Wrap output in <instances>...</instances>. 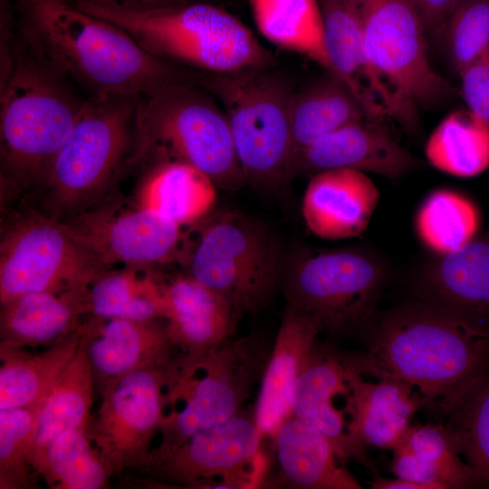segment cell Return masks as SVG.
Here are the masks:
<instances>
[{
    "label": "cell",
    "mask_w": 489,
    "mask_h": 489,
    "mask_svg": "<svg viewBox=\"0 0 489 489\" xmlns=\"http://www.w3.org/2000/svg\"><path fill=\"white\" fill-rule=\"evenodd\" d=\"M168 335L182 355L202 359L231 339L240 318L222 295L188 274L164 283Z\"/></svg>",
    "instance_id": "21"
},
{
    "label": "cell",
    "mask_w": 489,
    "mask_h": 489,
    "mask_svg": "<svg viewBox=\"0 0 489 489\" xmlns=\"http://www.w3.org/2000/svg\"><path fill=\"white\" fill-rule=\"evenodd\" d=\"M416 299L489 338V233L436 257L421 271Z\"/></svg>",
    "instance_id": "18"
},
{
    "label": "cell",
    "mask_w": 489,
    "mask_h": 489,
    "mask_svg": "<svg viewBox=\"0 0 489 489\" xmlns=\"http://www.w3.org/2000/svg\"><path fill=\"white\" fill-rule=\"evenodd\" d=\"M366 373L411 385L441 411L489 372V338L420 300L398 304L360 332Z\"/></svg>",
    "instance_id": "2"
},
{
    "label": "cell",
    "mask_w": 489,
    "mask_h": 489,
    "mask_svg": "<svg viewBox=\"0 0 489 489\" xmlns=\"http://www.w3.org/2000/svg\"><path fill=\"white\" fill-rule=\"evenodd\" d=\"M65 223L109 268L114 264L148 266L169 262L183 239L182 225L142 205L121 211L88 209Z\"/></svg>",
    "instance_id": "17"
},
{
    "label": "cell",
    "mask_w": 489,
    "mask_h": 489,
    "mask_svg": "<svg viewBox=\"0 0 489 489\" xmlns=\"http://www.w3.org/2000/svg\"><path fill=\"white\" fill-rule=\"evenodd\" d=\"M86 429L54 436L35 465L53 489H104L113 473L91 441Z\"/></svg>",
    "instance_id": "35"
},
{
    "label": "cell",
    "mask_w": 489,
    "mask_h": 489,
    "mask_svg": "<svg viewBox=\"0 0 489 489\" xmlns=\"http://www.w3.org/2000/svg\"><path fill=\"white\" fill-rule=\"evenodd\" d=\"M385 268L372 254L354 248L305 254L283 276L286 305L313 317L322 331L360 333L374 317Z\"/></svg>",
    "instance_id": "10"
},
{
    "label": "cell",
    "mask_w": 489,
    "mask_h": 489,
    "mask_svg": "<svg viewBox=\"0 0 489 489\" xmlns=\"http://www.w3.org/2000/svg\"><path fill=\"white\" fill-rule=\"evenodd\" d=\"M36 411L0 409V489L34 488L38 475L32 464Z\"/></svg>",
    "instance_id": "38"
},
{
    "label": "cell",
    "mask_w": 489,
    "mask_h": 489,
    "mask_svg": "<svg viewBox=\"0 0 489 489\" xmlns=\"http://www.w3.org/2000/svg\"><path fill=\"white\" fill-rule=\"evenodd\" d=\"M270 439L276 463V484L300 489L361 488L339 464L330 440L297 417L291 416L283 420Z\"/></svg>",
    "instance_id": "26"
},
{
    "label": "cell",
    "mask_w": 489,
    "mask_h": 489,
    "mask_svg": "<svg viewBox=\"0 0 489 489\" xmlns=\"http://www.w3.org/2000/svg\"><path fill=\"white\" fill-rule=\"evenodd\" d=\"M260 34L331 72L319 0H248Z\"/></svg>",
    "instance_id": "33"
},
{
    "label": "cell",
    "mask_w": 489,
    "mask_h": 489,
    "mask_svg": "<svg viewBox=\"0 0 489 489\" xmlns=\"http://www.w3.org/2000/svg\"><path fill=\"white\" fill-rule=\"evenodd\" d=\"M364 118L343 125L315 140L294 158V173L350 168L398 177L418 161L379 121Z\"/></svg>",
    "instance_id": "20"
},
{
    "label": "cell",
    "mask_w": 489,
    "mask_h": 489,
    "mask_svg": "<svg viewBox=\"0 0 489 489\" xmlns=\"http://www.w3.org/2000/svg\"><path fill=\"white\" fill-rule=\"evenodd\" d=\"M479 226L476 207L463 195L437 189L421 204L415 227L423 244L436 255L454 252L475 235Z\"/></svg>",
    "instance_id": "36"
},
{
    "label": "cell",
    "mask_w": 489,
    "mask_h": 489,
    "mask_svg": "<svg viewBox=\"0 0 489 489\" xmlns=\"http://www.w3.org/2000/svg\"><path fill=\"white\" fill-rule=\"evenodd\" d=\"M17 37L36 57L91 94L150 95L189 79L125 30L68 0H19Z\"/></svg>",
    "instance_id": "1"
},
{
    "label": "cell",
    "mask_w": 489,
    "mask_h": 489,
    "mask_svg": "<svg viewBox=\"0 0 489 489\" xmlns=\"http://www.w3.org/2000/svg\"><path fill=\"white\" fill-rule=\"evenodd\" d=\"M191 79L221 105L246 184L276 189L294 173L290 122L293 89L273 68L225 73L192 72Z\"/></svg>",
    "instance_id": "7"
},
{
    "label": "cell",
    "mask_w": 489,
    "mask_h": 489,
    "mask_svg": "<svg viewBox=\"0 0 489 489\" xmlns=\"http://www.w3.org/2000/svg\"><path fill=\"white\" fill-rule=\"evenodd\" d=\"M393 451L394 475L421 484L424 489L483 487L461 456L452 433L442 423L410 426Z\"/></svg>",
    "instance_id": "27"
},
{
    "label": "cell",
    "mask_w": 489,
    "mask_h": 489,
    "mask_svg": "<svg viewBox=\"0 0 489 489\" xmlns=\"http://www.w3.org/2000/svg\"><path fill=\"white\" fill-rule=\"evenodd\" d=\"M367 117L351 88L342 79L327 72L323 77L292 94L290 122L294 158L321 137Z\"/></svg>",
    "instance_id": "30"
},
{
    "label": "cell",
    "mask_w": 489,
    "mask_h": 489,
    "mask_svg": "<svg viewBox=\"0 0 489 489\" xmlns=\"http://www.w3.org/2000/svg\"><path fill=\"white\" fill-rule=\"evenodd\" d=\"M426 158L435 168L459 177L489 168V126L470 110L447 115L429 136Z\"/></svg>",
    "instance_id": "34"
},
{
    "label": "cell",
    "mask_w": 489,
    "mask_h": 489,
    "mask_svg": "<svg viewBox=\"0 0 489 489\" xmlns=\"http://www.w3.org/2000/svg\"><path fill=\"white\" fill-rule=\"evenodd\" d=\"M18 39L12 72L0 87V165L4 192L39 189L86 99Z\"/></svg>",
    "instance_id": "3"
},
{
    "label": "cell",
    "mask_w": 489,
    "mask_h": 489,
    "mask_svg": "<svg viewBox=\"0 0 489 489\" xmlns=\"http://www.w3.org/2000/svg\"><path fill=\"white\" fill-rule=\"evenodd\" d=\"M140 97L91 94L38 190L42 212L67 222L127 170Z\"/></svg>",
    "instance_id": "6"
},
{
    "label": "cell",
    "mask_w": 489,
    "mask_h": 489,
    "mask_svg": "<svg viewBox=\"0 0 489 489\" xmlns=\"http://www.w3.org/2000/svg\"><path fill=\"white\" fill-rule=\"evenodd\" d=\"M420 19L427 38L440 40L445 26L460 0H406Z\"/></svg>",
    "instance_id": "41"
},
{
    "label": "cell",
    "mask_w": 489,
    "mask_h": 489,
    "mask_svg": "<svg viewBox=\"0 0 489 489\" xmlns=\"http://www.w3.org/2000/svg\"><path fill=\"white\" fill-rule=\"evenodd\" d=\"M95 390L92 369L81 339L75 355L35 410L36 428L32 451L34 470L54 436L70 429L88 430L92 419Z\"/></svg>",
    "instance_id": "29"
},
{
    "label": "cell",
    "mask_w": 489,
    "mask_h": 489,
    "mask_svg": "<svg viewBox=\"0 0 489 489\" xmlns=\"http://www.w3.org/2000/svg\"><path fill=\"white\" fill-rule=\"evenodd\" d=\"M441 413L459 453L489 488V372L452 400Z\"/></svg>",
    "instance_id": "37"
},
{
    "label": "cell",
    "mask_w": 489,
    "mask_h": 489,
    "mask_svg": "<svg viewBox=\"0 0 489 489\" xmlns=\"http://www.w3.org/2000/svg\"><path fill=\"white\" fill-rule=\"evenodd\" d=\"M271 349L261 336L249 334L227 340L200 360L185 358L146 466L241 412L260 385Z\"/></svg>",
    "instance_id": "8"
},
{
    "label": "cell",
    "mask_w": 489,
    "mask_h": 489,
    "mask_svg": "<svg viewBox=\"0 0 489 489\" xmlns=\"http://www.w3.org/2000/svg\"><path fill=\"white\" fill-rule=\"evenodd\" d=\"M254 405L198 433L141 472L154 484L177 488H256L269 465Z\"/></svg>",
    "instance_id": "13"
},
{
    "label": "cell",
    "mask_w": 489,
    "mask_h": 489,
    "mask_svg": "<svg viewBox=\"0 0 489 489\" xmlns=\"http://www.w3.org/2000/svg\"><path fill=\"white\" fill-rule=\"evenodd\" d=\"M80 328L95 389L100 392L129 372L167 364L179 354L164 319L134 321L86 316Z\"/></svg>",
    "instance_id": "19"
},
{
    "label": "cell",
    "mask_w": 489,
    "mask_h": 489,
    "mask_svg": "<svg viewBox=\"0 0 489 489\" xmlns=\"http://www.w3.org/2000/svg\"><path fill=\"white\" fill-rule=\"evenodd\" d=\"M440 40L457 74L485 54L489 51V0H460Z\"/></svg>",
    "instance_id": "39"
},
{
    "label": "cell",
    "mask_w": 489,
    "mask_h": 489,
    "mask_svg": "<svg viewBox=\"0 0 489 489\" xmlns=\"http://www.w3.org/2000/svg\"><path fill=\"white\" fill-rule=\"evenodd\" d=\"M361 355L355 353L349 373L355 411L354 436L366 449L393 450L408 430L412 416L425 407V402L411 385L400 379L376 376L377 381L367 380Z\"/></svg>",
    "instance_id": "24"
},
{
    "label": "cell",
    "mask_w": 489,
    "mask_h": 489,
    "mask_svg": "<svg viewBox=\"0 0 489 489\" xmlns=\"http://www.w3.org/2000/svg\"><path fill=\"white\" fill-rule=\"evenodd\" d=\"M170 160L197 168L219 187L236 189L246 184L221 105L191 77L138 102L127 170Z\"/></svg>",
    "instance_id": "4"
},
{
    "label": "cell",
    "mask_w": 489,
    "mask_h": 489,
    "mask_svg": "<svg viewBox=\"0 0 489 489\" xmlns=\"http://www.w3.org/2000/svg\"><path fill=\"white\" fill-rule=\"evenodd\" d=\"M146 168L140 205L182 226L198 220L213 207L216 186L197 168L171 160Z\"/></svg>",
    "instance_id": "32"
},
{
    "label": "cell",
    "mask_w": 489,
    "mask_h": 489,
    "mask_svg": "<svg viewBox=\"0 0 489 489\" xmlns=\"http://www.w3.org/2000/svg\"><path fill=\"white\" fill-rule=\"evenodd\" d=\"M355 353L317 340L310 358L296 379L292 416L324 435L341 463L349 459L372 467L367 449L353 433V417L337 404L350 394L349 373Z\"/></svg>",
    "instance_id": "16"
},
{
    "label": "cell",
    "mask_w": 489,
    "mask_h": 489,
    "mask_svg": "<svg viewBox=\"0 0 489 489\" xmlns=\"http://www.w3.org/2000/svg\"><path fill=\"white\" fill-rule=\"evenodd\" d=\"M323 39L333 74L354 91L368 116L389 118L413 132L417 104L400 92L370 61L357 14L349 0H319Z\"/></svg>",
    "instance_id": "15"
},
{
    "label": "cell",
    "mask_w": 489,
    "mask_h": 489,
    "mask_svg": "<svg viewBox=\"0 0 489 489\" xmlns=\"http://www.w3.org/2000/svg\"><path fill=\"white\" fill-rule=\"evenodd\" d=\"M107 269L88 286L87 316L134 321L164 319V282L142 265Z\"/></svg>",
    "instance_id": "31"
},
{
    "label": "cell",
    "mask_w": 489,
    "mask_h": 489,
    "mask_svg": "<svg viewBox=\"0 0 489 489\" xmlns=\"http://www.w3.org/2000/svg\"><path fill=\"white\" fill-rule=\"evenodd\" d=\"M458 75L467 110L489 126V51Z\"/></svg>",
    "instance_id": "40"
},
{
    "label": "cell",
    "mask_w": 489,
    "mask_h": 489,
    "mask_svg": "<svg viewBox=\"0 0 489 489\" xmlns=\"http://www.w3.org/2000/svg\"><path fill=\"white\" fill-rule=\"evenodd\" d=\"M321 332L313 317L285 305L254 404L255 422L264 438H270L292 416L296 379Z\"/></svg>",
    "instance_id": "22"
},
{
    "label": "cell",
    "mask_w": 489,
    "mask_h": 489,
    "mask_svg": "<svg viewBox=\"0 0 489 489\" xmlns=\"http://www.w3.org/2000/svg\"><path fill=\"white\" fill-rule=\"evenodd\" d=\"M80 326L37 353L0 346V409H37L75 355Z\"/></svg>",
    "instance_id": "28"
},
{
    "label": "cell",
    "mask_w": 489,
    "mask_h": 489,
    "mask_svg": "<svg viewBox=\"0 0 489 489\" xmlns=\"http://www.w3.org/2000/svg\"><path fill=\"white\" fill-rule=\"evenodd\" d=\"M187 274L225 298L240 317L257 312L280 284L278 244L258 223L224 213L203 229Z\"/></svg>",
    "instance_id": "11"
},
{
    "label": "cell",
    "mask_w": 489,
    "mask_h": 489,
    "mask_svg": "<svg viewBox=\"0 0 489 489\" xmlns=\"http://www.w3.org/2000/svg\"><path fill=\"white\" fill-rule=\"evenodd\" d=\"M86 288L18 296L0 312V346L48 347L73 333L88 315Z\"/></svg>",
    "instance_id": "25"
},
{
    "label": "cell",
    "mask_w": 489,
    "mask_h": 489,
    "mask_svg": "<svg viewBox=\"0 0 489 489\" xmlns=\"http://www.w3.org/2000/svg\"><path fill=\"white\" fill-rule=\"evenodd\" d=\"M367 53L377 69L417 105L449 99L454 90L433 68L427 35L406 0H349Z\"/></svg>",
    "instance_id": "14"
},
{
    "label": "cell",
    "mask_w": 489,
    "mask_h": 489,
    "mask_svg": "<svg viewBox=\"0 0 489 489\" xmlns=\"http://www.w3.org/2000/svg\"><path fill=\"white\" fill-rule=\"evenodd\" d=\"M370 484V488L373 489H424L421 484L398 477L394 479L378 477Z\"/></svg>",
    "instance_id": "44"
},
{
    "label": "cell",
    "mask_w": 489,
    "mask_h": 489,
    "mask_svg": "<svg viewBox=\"0 0 489 489\" xmlns=\"http://www.w3.org/2000/svg\"><path fill=\"white\" fill-rule=\"evenodd\" d=\"M13 19L8 0H1L0 87L7 81L14 65L17 34L12 31Z\"/></svg>",
    "instance_id": "42"
},
{
    "label": "cell",
    "mask_w": 489,
    "mask_h": 489,
    "mask_svg": "<svg viewBox=\"0 0 489 489\" xmlns=\"http://www.w3.org/2000/svg\"><path fill=\"white\" fill-rule=\"evenodd\" d=\"M196 0H71L73 4H88L126 11H144Z\"/></svg>",
    "instance_id": "43"
},
{
    "label": "cell",
    "mask_w": 489,
    "mask_h": 489,
    "mask_svg": "<svg viewBox=\"0 0 489 489\" xmlns=\"http://www.w3.org/2000/svg\"><path fill=\"white\" fill-rule=\"evenodd\" d=\"M379 199V189L365 172L324 170L311 176L302 199V217L308 229L322 239L351 238L365 231Z\"/></svg>",
    "instance_id": "23"
},
{
    "label": "cell",
    "mask_w": 489,
    "mask_h": 489,
    "mask_svg": "<svg viewBox=\"0 0 489 489\" xmlns=\"http://www.w3.org/2000/svg\"><path fill=\"white\" fill-rule=\"evenodd\" d=\"M74 5L122 28L154 56L186 70L225 73L274 64L273 53L244 24L209 3L191 1L144 11Z\"/></svg>",
    "instance_id": "5"
},
{
    "label": "cell",
    "mask_w": 489,
    "mask_h": 489,
    "mask_svg": "<svg viewBox=\"0 0 489 489\" xmlns=\"http://www.w3.org/2000/svg\"><path fill=\"white\" fill-rule=\"evenodd\" d=\"M3 225L1 304L31 292L86 288L110 269L72 226L42 211L19 212Z\"/></svg>",
    "instance_id": "9"
},
{
    "label": "cell",
    "mask_w": 489,
    "mask_h": 489,
    "mask_svg": "<svg viewBox=\"0 0 489 489\" xmlns=\"http://www.w3.org/2000/svg\"><path fill=\"white\" fill-rule=\"evenodd\" d=\"M182 360L179 353L167 364L133 370L100 392L87 433L113 475L146 466Z\"/></svg>",
    "instance_id": "12"
}]
</instances>
